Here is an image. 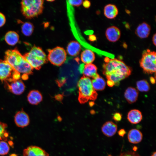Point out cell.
I'll return each mask as SVG.
<instances>
[{
	"instance_id": "cell-4",
	"label": "cell",
	"mask_w": 156,
	"mask_h": 156,
	"mask_svg": "<svg viewBox=\"0 0 156 156\" xmlns=\"http://www.w3.org/2000/svg\"><path fill=\"white\" fill-rule=\"evenodd\" d=\"M42 0H24L21 2V12L27 18L31 19L41 14L44 8Z\"/></svg>"
},
{
	"instance_id": "cell-7",
	"label": "cell",
	"mask_w": 156,
	"mask_h": 156,
	"mask_svg": "<svg viewBox=\"0 0 156 156\" xmlns=\"http://www.w3.org/2000/svg\"><path fill=\"white\" fill-rule=\"evenodd\" d=\"M21 74L5 60H0V80L10 82L20 79Z\"/></svg>"
},
{
	"instance_id": "cell-6",
	"label": "cell",
	"mask_w": 156,
	"mask_h": 156,
	"mask_svg": "<svg viewBox=\"0 0 156 156\" xmlns=\"http://www.w3.org/2000/svg\"><path fill=\"white\" fill-rule=\"evenodd\" d=\"M140 67L148 74L155 73L156 69V53L149 49L144 51L140 61Z\"/></svg>"
},
{
	"instance_id": "cell-32",
	"label": "cell",
	"mask_w": 156,
	"mask_h": 156,
	"mask_svg": "<svg viewBox=\"0 0 156 156\" xmlns=\"http://www.w3.org/2000/svg\"><path fill=\"white\" fill-rule=\"evenodd\" d=\"M113 119L116 121H119L122 119V115L121 114L118 113H115L113 117Z\"/></svg>"
},
{
	"instance_id": "cell-26",
	"label": "cell",
	"mask_w": 156,
	"mask_h": 156,
	"mask_svg": "<svg viewBox=\"0 0 156 156\" xmlns=\"http://www.w3.org/2000/svg\"><path fill=\"white\" fill-rule=\"evenodd\" d=\"M136 86L138 90L142 92H147L150 88L148 83L146 80L144 79L137 81Z\"/></svg>"
},
{
	"instance_id": "cell-37",
	"label": "cell",
	"mask_w": 156,
	"mask_h": 156,
	"mask_svg": "<svg viewBox=\"0 0 156 156\" xmlns=\"http://www.w3.org/2000/svg\"><path fill=\"white\" fill-rule=\"evenodd\" d=\"M150 80L151 83L154 84L155 83V80L153 77H151L150 78Z\"/></svg>"
},
{
	"instance_id": "cell-39",
	"label": "cell",
	"mask_w": 156,
	"mask_h": 156,
	"mask_svg": "<svg viewBox=\"0 0 156 156\" xmlns=\"http://www.w3.org/2000/svg\"><path fill=\"white\" fill-rule=\"evenodd\" d=\"M54 1V0H50V1Z\"/></svg>"
},
{
	"instance_id": "cell-2",
	"label": "cell",
	"mask_w": 156,
	"mask_h": 156,
	"mask_svg": "<svg viewBox=\"0 0 156 156\" xmlns=\"http://www.w3.org/2000/svg\"><path fill=\"white\" fill-rule=\"evenodd\" d=\"M4 59L15 70L23 74L22 77L24 80L33 73V68L17 49L6 51Z\"/></svg>"
},
{
	"instance_id": "cell-36",
	"label": "cell",
	"mask_w": 156,
	"mask_h": 156,
	"mask_svg": "<svg viewBox=\"0 0 156 156\" xmlns=\"http://www.w3.org/2000/svg\"><path fill=\"white\" fill-rule=\"evenodd\" d=\"M107 85L110 87H112L114 85V83L113 82L109 80H107Z\"/></svg>"
},
{
	"instance_id": "cell-30",
	"label": "cell",
	"mask_w": 156,
	"mask_h": 156,
	"mask_svg": "<svg viewBox=\"0 0 156 156\" xmlns=\"http://www.w3.org/2000/svg\"><path fill=\"white\" fill-rule=\"evenodd\" d=\"M68 3L71 5L78 7L80 5L83 3V0H68Z\"/></svg>"
},
{
	"instance_id": "cell-27",
	"label": "cell",
	"mask_w": 156,
	"mask_h": 156,
	"mask_svg": "<svg viewBox=\"0 0 156 156\" xmlns=\"http://www.w3.org/2000/svg\"><path fill=\"white\" fill-rule=\"evenodd\" d=\"M7 127L6 124L0 122V141L7 140L9 134L6 130Z\"/></svg>"
},
{
	"instance_id": "cell-13",
	"label": "cell",
	"mask_w": 156,
	"mask_h": 156,
	"mask_svg": "<svg viewBox=\"0 0 156 156\" xmlns=\"http://www.w3.org/2000/svg\"><path fill=\"white\" fill-rule=\"evenodd\" d=\"M121 34L120 29L113 26L107 28L105 31V35L107 39L110 42H115L120 39Z\"/></svg>"
},
{
	"instance_id": "cell-9",
	"label": "cell",
	"mask_w": 156,
	"mask_h": 156,
	"mask_svg": "<svg viewBox=\"0 0 156 156\" xmlns=\"http://www.w3.org/2000/svg\"><path fill=\"white\" fill-rule=\"evenodd\" d=\"M4 86L9 92L16 95H20L24 91L25 86L20 79L14 80L10 82H4Z\"/></svg>"
},
{
	"instance_id": "cell-3",
	"label": "cell",
	"mask_w": 156,
	"mask_h": 156,
	"mask_svg": "<svg viewBox=\"0 0 156 156\" xmlns=\"http://www.w3.org/2000/svg\"><path fill=\"white\" fill-rule=\"evenodd\" d=\"M79 89L78 100L80 103L83 104L89 100H95L97 96V94L94 89L92 81L89 78L85 77H81L77 83Z\"/></svg>"
},
{
	"instance_id": "cell-22",
	"label": "cell",
	"mask_w": 156,
	"mask_h": 156,
	"mask_svg": "<svg viewBox=\"0 0 156 156\" xmlns=\"http://www.w3.org/2000/svg\"><path fill=\"white\" fill-rule=\"evenodd\" d=\"M95 55L91 50L87 49L83 51L81 55V61L85 64L92 63L95 60Z\"/></svg>"
},
{
	"instance_id": "cell-25",
	"label": "cell",
	"mask_w": 156,
	"mask_h": 156,
	"mask_svg": "<svg viewBox=\"0 0 156 156\" xmlns=\"http://www.w3.org/2000/svg\"><path fill=\"white\" fill-rule=\"evenodd\" d=\"M34 30V26L33 24L29 22L23 23L21 26L22 33L26 36H29L33 33Z\"/></svg>"
},
{
	"instance_id": "cell-34",
	"label": "cell",
	"mask_w": 156,
	"mask_h": 156,
	"mask_svg": "<svg viewBox=\"0 0 156 156\" xmlns=\"http://www.w3.org/2000/svg\"><path fill=\"white\" fill-rule=\"evenodd\" d=\"M90 3L88 1H86L83 2V5L85 7L87 8L89 7L90 5Z\"/></svg>"
},
{
	"instance_id": "cell-24",
	"label": "cell",
	"mask_w": 156,
	"mask_h": 156,
	"mask_svg": "<svg viewBox=\"0 0 156 156\" xmlns=\"http://www.w3.org/2000/svg\"><path fill=\"white\" fill-rule=\"evenodd\" d=\"M92 87L95 90L101 91L103 90L106 86L104 79L99 75L93 78L92 81Z\"/></svg>"
},
{
	"instance_id": "cell-19",
	"label": "cell",
	"mask_w": 156,
	"mask_h": 156,
	"mask_svg": "<svg viewBox=\"0 0 156 156\" xmlns=\"http://www.w3.org/2000/svg\"><path fill=\"white\" fill-rule=\"evenodd\" d=\"M138 95V90L135 88L129 87L126 90L124 96L126 100L130 103L135 102L137 100Z\"/></svg>"
},
{
	"instance_id": "cell-18",
	"label": "cell",
	"mask_w": 156,
	"mask_h": 156,
	"mask_svg": "<svg viewBox=\"0 0 156 156\" xmlns=\"http://www.w3.org/2000/svg\"><path fill=\"white\" fill-rule=\"evenodd\" d=\"M103 12L106 17L108 19H112L115 18L118 15V10L116 5L109 4L104 7Z\"/></svg>"
},
{
	"instance_id": "cell-12",
	"label": "cell",
	"mask_w": 156,
	"mask_h": 156,
	"mask_svg": "<svg viewBox=\"0 0 156 156\" xmlns=\"http://www.w3.org/2000/svg\"><path fill=\"white\" fill-rule=\"evenodd\" d=\"M14 120L18 127L22 128L28 126L30 122L29 116L23 109L16 113L14 117Z\"/></svg>"
},
{
	"instance_id": "cell-16",
	"label": "cell",
	"mask_w": 156,
	"mask_h": 156,
	"mask_svg": "<svg viewBox=\"0 0 156 156\" xmlns=\"http://www.w3.org/2000/svg\"><path fill=\"white\" fill-rule=\"evenodd\" d=\"M80 44L76 41H72L68 44L66 47V51L68 54L72 56L78 55L81 50Z\"/></svg>"
},
{
	"instance_id": "cell-29",
	"label": "cell",
	"mask_w": 156,
	"mask_h": 156,
	"mask_svg": "<svg viewBox=\"0 0 156 156\" xmlns=\"http://www.w3.org/2000/svg\"><path fill=\"white\" fill-rule=\"evenodd\" d=\"M118 156H140L138 154L132 151H129L121 153Z\"/></svg>"
},
{
	"instance_id": "cell-8",
	"label": "cell",
	"mask_w": 156,
	"mask_h": 156,
	"mask_svg": "<svg viewBox=\"0 0 156 156\" xmlns=\"http://www.w3.org/2000/svg\"><path fill=\"white\" fill-rule=\"evenodd\" d=\"M48 60L53 65L60 66L65 62L66 52L63 47L57 46L52 49H48Z\"/></svg>"
},
{
	"instance_id": "cell-14",
	"label": "cell",
	"mask_w": 156,
	"mask_h": 156,
	"mask_svg": "<svg viewBox=\"0 0 156 156\" xmlns=\"http://www.w3.org/2000/svg\"><path fill=\"white\" fill-rule=\"evenodd\" d=\"M151 29L150 25L145 22H143L138 26L135 29V33L140 38H145L149 35Z\"/></svg>"
},
{
	"instance_id": "cell-10",
	"label": "cell",
	"mask_w": 156,
	"mask_h": 156,
	"mask_svg": "<svg viewBox=\"0 0 156 156\" xmlns=\"http://www.w3.org/2000/svg\"><path fill=\"white\" fill-rule=\"evenodd\" d=\"M97 70L96 66L92 63L82 64L80 65L79 68L80 73L83 74L84 77H92L93 78L99 75L97 73Z\"/></svg>"
},
{
	"instance_id": "cell-38",
	"label": "cell",
	"mask_w": 156,
	"mask_h": 156,
	"mask_svg": "<svg viewBox=\"0 0 156 156\" xmlns=\"http://www.w3.org/2000/svg\"><path fill=\"white\" fill-rule=\"evenodd\" d=\"M151 156H156V152H153L152 155Z\"/></svg>"
},
{
	"instance_id": "cell-23",
	"label": "cell",
	"mask_w": 156,
	"mask_h": 156,
	"mask_svg": "<svg viewBox=\"0 0 156 156\" xmlns=\"http://www.w3.org/2000/svg\"><path fill=\"white\" fill-rule=\"evenodd\" d=\"M5 40L8 44L13 46L18 42L19 36L16 32L13 31H9L6 34L5 36Z\"/></svg>"
},
{
	"instance_id": "cell-5",
	"label": "cell",
	"mask_w": 156,
	"mask_h": 156,
	"mask_svg": "<svg viewBox=\"0 0 156 156\" xmlns=\"http://www.w3.org/2000/svg\"><path fill=\"white\" fill-rule=\"evenodd\" d=\"M23 56L33 68L40 69L43 65L48 62L47 57L40 47L34 46Z\"/></svg>"
},
{
	"instance_id": "cell-28",
	"label": "cell",
	"mask_w": 156,
	"mask_h": 156,
	"mask_svg": "<svg viewBox=\"0 0 156 156\" xmlns=\"http://www.w3.org/2000/svg\"><path fill=\"white\" fill-rule=\"evenodd\" d=\"M10 150L8 144L5 141H0V155H4L7 154Z\"/></svg>"
},
{
	"instance_id": "cell-35",
	"label": "cell",
	"mask_w": 156,
	"mask_h": 156,
	"mask_svg": "<svg viewBox=\"0 0 156 156\" xmlns=\"http://www.w3.org/2000/svg\"><path fill=\"white\" fill-rule=\"evenodd\" d=\"M156 34L155 33L153 36L152 37V42L153 44L155 46H156Z\"/></svg>"
},
{
	"instance_id": "cell-17",
	"label": "cell",
	"mask_w": 156,
	"mask_h": 156,
	"mask_svg": "<svg viewBox=\"0 0 156 156\" xmlns=\"http://www.w3.org/2000/svg\"><path fill=\"white\" fill-rule=\"evenodd\" d=\"M127 137L130 142L136 144L142 141L143 135L139 130L136 129H132L129 131Z\"/></svg>"
},
{
	"instance_id": "cell-20",
	"label": "cell",
	"mask_w": 156,
	"mask_h": 156,
	"mask_svg": "<svg viewBox=\"0 0 156 156\" xmlns=\"http://www.w3.org/2000/svg\"><path fill=\"white\" fill-rule=\"evenodd\" d=\"M27 100L29 103L36 105L40 102L42 99L41 93L37 90H32L28 93L27 96Z\"/></svg>"
},
{
	"instance_id": "cell-31",
	"label": "cell",
	"mask_w": 156,
	"mask_h": 156,
	"mask_svg": "<svg viewBox=\"0 0 156 156\" xmlns=\"http://www.w3.org/2000/svg\"><path fill=\"white\" fill-rule=\"evenodd\" d=\"M5 21L6 19L5 16L3 14L0 12V27H2L4 25Z\"/></svg>"
},
{
	"instance_id": "cell-15",
	"label": "cell",
	"mask_w": 156,
	"mask_h": 156,
	"mask_svg": "<svg viewBox=\"0 0 156 156\" xmlns=\"http://www.w3.org/2000/svg\"><path fill=\"white\" fill-rule=\"evenodd\" d=\"M117 126L116 124L110 121L105 122L101 127V131L107 137L113 136L116 133Z\"/></svg>"
},
{
	"instance_id": "cell-11",
	"label": "cell",
	"mask_w": 156,
	"mask_h": 156,
	"mask_svg": "<svg viewBox=\"0 0 156 156\" xmlns=\"http://www.w3.org/2000/svg\"><path fill=\"white\" fill-rule=\"evenodd\" d=\"M23 156H49V154L39 146H30L24 150Z\"/></svg>"
},
{
	"instance_id": "cell-33",
	"label": "cell",
	"mask_w": 156,
	"mask_h": 156,
	"mask_svg": "<svg viewBox=\"0 0 156 156\" xmlns=\"http://www.w3.org/2000/svg\"><path fill=\"white\" fill-rule=\"evenodd\" d=\"M118 133L120 136L123 137L126 134V132L124 129H122L118 131Z\"/></svg>"
},
{
	"instance_id": "cell-1",
	"label": "cell",
	"mask_w": 156,
	"mask_h": 156,
	"mask_svg": "<svg viewBox=\"0 0 156 156\" xmlns=\"http://www.w3.org/2000/svg\"><path fill=\"white\" fill-rule=\"evenodd\" d=\"M105 63L103 65V73L107 80L113 82L118 86L121 80L128 77L131 70L122 61L117 59H105Z\"/></svg>"
},
{
	"instance_id": "cell-21",
	"label": "cell",
	"mask_w": 156,
	"mask_h": 156,
	"mask_svg": "<svg viewBox=\"0 0 156 156\" xmlns=\"http://www.w3.org/2000/svg\"><path fill=\"white\" fill-rule=\"evenodd\" d=\"M142 118L141 112L136 109L130 110L128 112L127 116V118L129 121L133 124H136L140 122L141 121Z\"/></svg>"
}]
</instances>
